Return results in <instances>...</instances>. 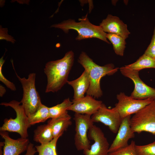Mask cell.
I'll list each match as a JSON object with an SVG mask.
<instances>
[{
	"instance_id": "22",
	"label": "cell",
	"mask_w": 155,
	"mask_h": 155,
	"mask_svg": "<svg viewBox=\"0 0 155 155\" xmlns=\"http://www.w3.org/2000/svg\"><path fill=\"white\" fill-rule=\"evenodd\" d=\"M72 104V102L68 98L64 100L61 103L49 107L50 118H56L67 113V109Z\"/></svg>"
},
{
	"instance_id": "1",
	"label": "cell",
	"mask_w": 155,
	"mask_h": 155,
	"mask_svg": "<svg viewBox=\"0 0 155 155\" xmlns=\"http://www.w3.org/2000/svg\"><path fill=\"white\" fill-rule=\"evenodd\" d=\"M74 60V53L70 51L63 58L46 64L44 69L47 78L45 93L57 92L67 83Z\"/></svg>"
},
{
	"instance_id": "12",
	"label": "cell",
	"mask_w": 155,
	"mask_h": 155,
	"mask_svg": "<svg viewBox=\"0 0 155 155\" xmlns=\"http://www.w3.org/2000/svg\"><path fill=\"white\" fill-rule=\"evenodd\" d=\"M131 115L123 119L117 133V135L110 146L108 153L127 146L130 139L135 137V132L130 126Z\"/></svg>"
},
{
	"instance_id": "20",
	"label": "cell",
	"mask_w": 155,
	"mask_h": 155,
	"mask_svg": "<svg viewBox=\"0 0 155 155\" xmlns=\"http://www.w3.org/2000/svg\"><path fill=\"white\" fill-rule=\"evenodd\" d=\"M30 125L43 122L50 118L49 107L42 104L33 114L28 117Z\"/></svg>"
},
{
	"instance_id": "10",
	"label": "cell",
	"mask_w": 155,
	"mask_h": 155,
	"mask_svg": "<svg viewBox=\"0 0 155 155\" xmlns=\"http://www.w3.org/2000/svg\"><path fill=\"white\" fill-rule=\"evenodd\" d=\"M88 137L94 143L89 149L83 151L84 155H108L109 144L101 129L93 125L89 129Z\"/></svg>"
},
{
	"instance_id": "30",
	"label": "cell",
	"mask_w": 155,
	"mask_h": 155,
	"mask_svg": "<svg viewBox=\"0 0 155 155\" xmlns=\"http://www.w3.org/2000/svg\"><path fill=\"white\" fill-rule=\"evenodd\" d=\"M6 92V90L4 87L2 85H0V96L2 97Z\"/></svg>"
},
{
	"instance_id": "17",
	"label": "cell",
	"mask_w": 155,
	"mask_h": 155,
	"mask_svg": "<svg viewBox=\"0 0 155 155\" xmlns=\"http://www.w3.org/2000/svg\"><path fill=\"white\" fill-rule=\"evenodd\" d=\"M71 119L67 112L59 117L51 119L48 121L51 125L54 138L62 135L71 124Z\"/></svg>"
},
{
	"instance_id": "8",
	"label": "cell",
	"mask_w": 155,
	"mask_h": 155,
	"mask_svg": "<svg viewBox=\"0 0 155 155\" xmlns=\"http://www.w3.org/2000/svg\"><path fill=\"white\" fill-rule=\"evenodd\" d=\"M117 98L118 102L113 108L118 112L122 119L135 114L155 100L151 98L144 100L135 99L123 92L117 94Z\"/></svg>"
},
{
	"instance_id": "28",
	"label": "cell",
	"mask_w": 155,
	"mask_h": 155,
	"mask_svg": "<svg viewBox=\"0 0 155 155\" xmlns=\"http://www.w3.org/2000/svg\"><path fill=\"white\" fill-rule=\"evenodd\" d=\"M7 28H3L1 26L0 29V39L5 40L7 41H10L12 43H14L16 41L13 37L9 35L8 33Z\"/></svg>"
},
{
	"instance_id": "29",
	"label": "cell",
	"mask_w": 155,
	"mask_h": 155,
	"mask_svg": "<svg viewBox=\"0 0 155 155\" xmlns=\"http://www.w3.org/2000/svg\"><path fill=\"white\" fill-rule=\"evenodd\" d=\"M26 151V152L24 155H34L37 152L34 144L31 143H30Z\"/></svg>"
},
{
	"instance_id": "7",
	"label": "cell",
	"mask_w": 155,
	"mask_h": 155,
	"mask_svg": "<svg viewBox=\"0 0 155 155\" xmlns=\"http://www.w3.org/2000/svg\"><path fill=\"white\" fill-rule=\"evenodd\" d=\"M73 119L75 124L74 144L78 150L83 151L90 148L91 145L88 138L90 128L94 125L91 116L75 113Z\"/></svg>"
},
{
	"instance_id": "21",
	"label": "cell",
	"mask_w": 155,
	"mask_h": 155,
	"mask_svg": "<svg viewBox=\"0 0 155 155\" xmlns=\"http://www.w3.org/2000/svg\"><path fill=\"white\" fill-rule=\"evenodd\" d=\"M106 36L113 44L115 53L118 55L123 56L125 48V39L114 34L106 33Z\"/></svg>"
},
{
	"instance_id": "13",
	"label": "cell",
	"mask_w": 155,
	"mask_h": 155,
	"mask_svg": "<svg viewBox=\"0 0 155 155\" xmlns=\"http://www.w3.org/2000/svg\"><path fill=\"white\" fill-rule=\"evenodd\" d=\"M72 102V105L67 111L91 116L98 111L103 104L101 101L96 100L93 97L87 95L78 99H73Z\"/></svg>"
},
{
	"instance_id": "14",
	"label": "cell",
	"mask_w": 155,
	"mask_h": 155,
	"mask_svg": "<svg viewBox=\"0 0 155 155\" xmlns=\"http://www.w3.org/2000/svg\"><path fill=\"white\" fill-rule=\"evenodd\" d=\"M0 135L5 140L3 155H19L27 150L30 144L27 138H11L7 131H0Z\"/></svg>"
},
{
	"instance_id": "16",
	"label": "cell",
	"mask_w": 155,
	"mask_h": 155,
	"mask_svg": "<svg viewBox=\"0 0 155 155\" xmlns=\"http://www.w3.org/2000/svg\"><path fill=\"white\" fill-rule=\"evenodd\" d=\"M67 83L71 86L74 90V100L78 99L84 96L89 88L90 80L88 71L84 70L78 78L73 80L67 81Z\"/></svg>"
},
{
	"instance_id": "5",
	"label": "cell",
	"mask_w": 155,
	"mask_h": 155,
	"mask_svg": "<svg viewBox=\"0 0 155 155\" xmlns=\"http://www.w3.org/2000/svg\"><path fill=\"white\" fill-rule=\"evenodd\" d=\"M20 103L16 100H12L9 102H3L0 104L1 105L12 108L16 112V116L15 119H5L0 128V131L15 132L19 134L21 137L26 138L28 136V129L30 126L28 117Z\"/></svg>"
},
{
	"instance_id": "27",
	"label": "cell",
	"mask_w": 155,
	"mask_h": 155,
	"mask_svg": "<svg viewBox=\"0 0 155 155\" xmlns=\"http://www.w3.org/2000/svg\"><path fill=\"white\" fill-rule=\"evenodd\" d=\"M144 54L155 59V26L150 43Z\"/></svg>"
},
{
	"instance_id": "15",
	"label": "cell",
	"mask_w": 155,
	"mask_h": 155,
	"mask_svg": "<svg viewBox=\"0 0 155 155\" xmlns=\"http://www.w3.org/2000/svg\"><path fill=\"white\" fill-rule=\"evenodd\" d=\"M99 26L105 33L116 34L125 39L130 33L127 24L118 17L111 14L108 15L106 18L102 20Z\"/></svg>"
},
{
	"instance_id": "25",
	"label": "cell",
	"mask_w": 155,
	"mask_h": 155,
	"mask_svg": "<svg viewBox=\"0 0 155 155\" xmlns=\"http://www.w3.org/2000/svg\"><path fill=\"white\" fill-rule=\"evenodd\" d=\"M135 143L132 141L127 146L108 153L109 155H137L135 149Z\"/></svg>"
},
{
	"instance_id": "23",
	"label": "cell",
	"mask_w": 155,
	"mask_h": 155,
	"mask_svg": "<svg viewBox=\"0 0 155 155\" xmlns=\"http://www.w3.org/2000/svg\"><path fill=\"white\" fill-rule=\"evenodd\" d=\"M61 136L54 138L47 143L36 146L35 148L38 153V155H57L56 150L57 143Z\"/></svg>"
},
{
	"instance_id": "26",
	"label": "cell",
	"mask_w": 155,
	"mask_h": 155,
	"mask_svg": "<svg viewBox=\"0 0 155 155\" xmlns=\"http://www.w3.org/2000/svg\"><path fill=\"white\" fill-rule=\"evenodd\" d=\"M3 56L0 59V81L11 90L15 91L16 88L14 84L7 80L2 73V67L5 62V60L3 59Z\"/></svg>"
},
{
	"instance_id": "31",
	"label": "cell",
	"mask_w": 155,
	"mask_h": 155,
	"mask_svg": "<svg viewBox=\"0 0 155 155\" xmlns=\"http://www.w3.org/2000/svg\"><path fill=\"white\" fill-rule=\"evenodd\" d=\"M108 155H109L108 154Z\"/></svg>"
},
{
	"instance_id": "4",
	"label": "cell",
	"mask_w": 155,
	"mask_h": 155,
	"mask_svg": "<svg viewBox=\"0 0 155 155\" xmlns=\"http://www.w3.org/2000/svg\"><path fill=\"white\" fill-rule=\"evenodd\" d=\"M13 69L17 78L22 84L23 90L22 98L20 102L28 117L34 113L42 104L40 98L35 85L36 74L30 73L28 78H21L16 73L12 61Z\"/></svg>"
},
{
	"instance_id": "18",
	"label": "cell",
	"mask_w": 155,
	"mask_h": 155,
	"mask_svg": "<svg viewBox=\"0 0 155 155\" xmlns=\"http://www.w3.org/2000/svg\"><path fill=\"white\" fill-rule=\"evenodd\" d=\"M34 140L40 144L47 143L54 138L52 126L49 122L37 127L34 131Z\"/></svg>"
},
{
	"instance_id": "11",
	"label": "cell",
	"mask_w": 155,
	"mask_h": 155,
	"mask_svg": "<svg viewBox=\"0 0 155 155\" xmlns=\"http://www.w3.org/2000/svg\"><path fill=\"white\" fill-rule=\"evenodd\" d=\"M91 118L94 123L101 122L108 126L114 133H117L122 120L116 111L108 108L103 103Z\"/></svg>"
},
{
	"instance_id": "24",
	"label": "cell",
	"mask_w": 155,
	"mask_h": 155,
	"mask_svg": "<svg viewBox=\"0 0 155 155\" xmlns=\"http://www.w3.org/2000/svg\"><path fill=\"white\" fill-rule=\"evenodd\" d=\"M135 149L137 155H155V141L145 145H136Z\"/></svg>"
},
{
	"instance_id": "3",
	"label": "cell",
	"mask_w": 155,
	"mask_h": 155,
	"mask_svg": "<svg viewBox=\"0 0 155 155\" xmlns=\"http://www.w3.org/2000/svg\"><path fill=\"white\" fill-rule=\"evenodd\" d=\"M79 22H76L74 20L69 19L60 23L53 24L51 27L61 29L66 33H67L69 30H75L78 33L76 38L77 40L96 38L110 44L106 37V33L99 26L92 24L87 18V15L79 19Z\"/></svg>"
},
{
	"instance_id": "19",
	"label": "cell",
	"mask_w": 155,
	"mask_h": 155,
	"mask_svg": "<svg viewBox=\"0 0 155 155\" xmlns=\"http://www.w3.org/2000/svg\"><path fill=\"white\" fill-rule=\"evenodd\" d=\"M125 66L138 71L145 69L155 68V59L144 54L135 62Z\"/></svg>"
},
{
	"instance_id": "9",
	"label": "cell",
	"mask_w": 155,
	"mask_h": 155,
	"mask_svg": "<svg viewBox=\"0 0 155 155\" xmlns=\"http://www.w3.org/2000/svg\"><path fill=\"white\" fill-rule=\"evenodd\" d=\"M119 69L123 75L131 79L134 84V89L130 96L138 100L151 98L155 100V89L147 85L141 80L138 71L125 66L120 68Z\"/></svg>"
},
{
	"instance_id": "2",
	"label": "cell",
	"mask_w": 155,
	"mask_h": 155,
	"mask_svg": "<svg viewBox=\"0 0 155 155\" xmlns=\"http://www.w3.org/2000/svg\"><path fill=\"white\" fill-rule=\"evenodd\" d=\"M78 62L82 65L88 73L90 84L86 92L87 95L98 98L102 95L100 86L101 78L106 75H112L116 72L118 68L115 67L112 63H108L103 66L94 63L84 52L80 55Z\"/></svg>"
},
{
	"instance_id": "6",
	"label": "cell",
	"mask_w": 155,
	"mask_h": 155,
	"mask_svg": "<svg viewBox=\"0 0 155 155\" xmlns=\"http://www.w3.org/2000/svg\"><path fill=\"white\" fill-rule=\"evenodd\" d=\"M130 126L135 133H149L155 135V100L131 118Z\"/></svg>"
}]
</instances>
